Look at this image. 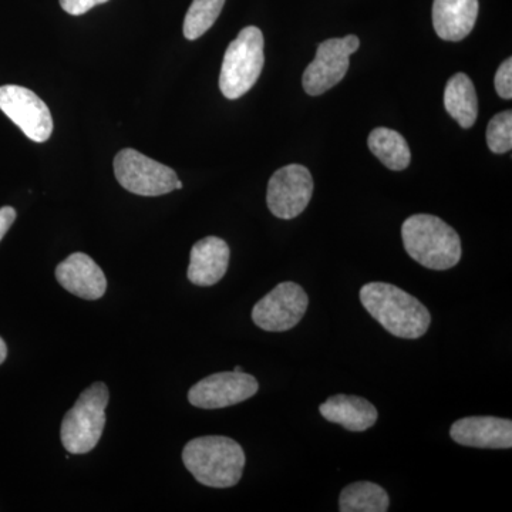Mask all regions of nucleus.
I'll use <instances>...</instances> for the list:
<instances>
[{
	"mask_svg": "<svg viewBox=\"0 0 512 512\" xmlns=\"http://www.w3.org/2000/svg\"><path fill=\"white\" fill-rule=\"evenodd\" d=\"M363 308L390 335L402 339H419L430 328L429 309L413 295L384 282H370L360 289Z\"/></svg>",
	"mask_w": 512,
	"mask_h": 512,
	"instance_id": "nucleus-1",
	"label": "nucleus"
},
{
	"mask_svg": "<svg viewBox=\"0 0 512 512\" xmlns=\"http://www.w3.org/2000/svg\"><path fill=\"white\" fill-rule=\"evenodd\" d=\"M244 450L224 436L197 437L183 450V463L192 477L212 488H229L239 483L245 467Z\"/></svg>",
	"mask_w": 512,
	"mask_h": 512,
	"instance_id": "nucleus-2",
	"label": "nucleus"
},
{
	"mask_svg": "<svg viewBox=\"0 0 512 512\" xmlns=\"http://www.w3.org/2000/svg\"><path fill=\"white\" fill-rule=\"evenodd\" d=\"M404 249L414 261L433 271H447L460 262L461 239L454 228L439 217L417 214L403 222Z\"/></svg>",
	"mask_w": 512,
	"mask_h": 512,
	"instance_id": "nucleus-3",
	"label": "nucleus"
},
{
	"mask_svg": "<svg viewBox=\"0 0 512 512\" xmlns=\"http://www.w3.org/2000/svg\"><path fill=\"white\" fill-rule=\"evenodd\" d=\"M109 387L103 382L87 387L76 404L66 413L60 429L64 448L72 454H86L94 450L106 427V409Z\"/></svg>",
	"mask_w": 512,
	"mask_h": 512,
	"instance_id": "nucleus-4",
	"label": "nucleus"
},
{
	"mask_svg": "<svg viewBox=\"0 0 512 512\" xmlns=\"http://www.w3.org/2000/svg\"><path fill=\"white\" fill-rule=\"evenodd\" d=\"M264 35L255 26L239 32L228 46L222 62L220 89L229 100H237L255 86L264 69Z\"/></svg>",
	"mask_w": 512,
	"mask_h": 512,
	"instance_id": "nucleus-5",
	"label": "nucleus"
},
{
	"mask_svg": "<svg viewBox=\"0 0 512 512\" xmlns=\"http://www.w3.org/2000/svg\"><path fill=\"white\" fill-rule=\"evenodd\" d=\"M114 175L124 190L141 197L168 194L175 190L178 181L173 168L151 160L133 148H124L114 158Z\"/></svg>",
	"mask_w": 512,
	"mask_h": 512,
	"instance_id": "nucleus-6",
	"label": "nucleus"
},
{
	"mask_svg": "<svg viewBox=\"0 0 512 512\" xmlns=\"http://www.w3.org/2000/svg\"><path fill=\"white\" fill-rule=\"evenodd\" d=\"M360 40L355 35L342 39H329L320 43L315 60L303 73V89L309 96H320L345 79L350 66V55L359 49Z\"/></svg>",
	"mask_w": 512,
	"mask_h": 512,
	"instance_id": "nucleus-7",
	"label": "nucleus"
},
{
	"mask_svg": "<svg viewBox=\"0 0 512 512\" xmlns=\"http://www.w3.org/2000/svg\"><path fill=\"white\" fill-rule=\"evenodd\" d=\"M309 298L302 286L282 282L252 309V320L266 332H286L298 325L308 311Z\"/></svg>",
	"mask_w": 512,
	"mask_h": 512,
	"instance_id": "nucleus-8",
	"label": "nucleus"
},
{
	"mask_svg": "<svg viewBox=\"0 0 512 512\" xmlns=\"http://www.w3.org/2000/svg\"><path fill=\"white\" fill-rule=\"evenodd\" d=\"M313 195L311 171L301 164L279 168L268 183L266 204L281 220H293L308 207Z\"/></svg>",
	"mask_w": 512,
	"mask_h": 512,
	"instance_id": "nucleus-9",
	"label": "nucleus"
},
{
	"mask_svg": "<svg viewBox=\"0 0 512 512\" xmlns=\"http://www.w3.org/2000/svg\"><path fill=\"white\" fill-rule=\"evenodd\" d=\"M0 110L23 131L29 140L45 143L53 133L49 107L37 94L26 87H0Z\"/></svg>",
	"mask_w": 512,
	"mask_h": 512,
	"instance_id": "nucleus-10",
	"label": "nucleus"
},
{
	"mask_svg": "<svg viewBox=\"0 0 512 512\" xmlns=\"http://www.w3.org/2000/svg\"><path fill=\"white\" fill-rule=\"evenodd\" d=\"M258 390V380L248 373H215L191 387L188 402L198 409H224L251 399Z\"/></svg>",
	"mask_w": 512,
	"mask_h": 512,
	"instance_id": "nucleus-11",
	"label": "nucleus"
},
{
	"mask_svg": "<svg viewBox=\"0 0 512 512\" xmlns=\"http://www.w3.org/2000/svg\"><path fill=\"white\" fill-rule=\"evenodd\" d=\"M56 279L67 292L84 301L103 298L107 289L103 269L83 252H76L60 262L56 268Z\"/></svg>",
	"mask_w": 512,
	"mask_h": 512,
	"instance_id": "nucleus-12",
	"label": "nucleus"
},
{
	"mask_svg": "<svg viewBox=\"0 0 512 512\" xmlns=\"http://www.w3.org/2000/svg\"><path fill=\"white\" fill-rule=\"evenodd\" d=\"M457 444L474 448H511L512 421L498 417H464L450 429Z\"/></svg>",
	"mask_w": 512,
	"mask_h": 512,
	"instance_id": "nucleus-13",
	"label": "nucleus"
},
{
	"mask_svg": "<svg viewBox=\"0 0 512 512\" xmlns=\"http://www.w3.org/2000/svg\"><path fill=\"white\" fill-rule=\"evenodd\" d=\"M231 251L227 242L218 237L198 241L191 249L188 279L197 286L218 284L228 271Z\"/></svg>",
	"mask_w": 512,
	"mask_h": 512,
	"instance_id": "nucleus-14",
	"label": "nucleus"
},
{
	"mask_svg": "<svg viewBox=\"0 0 512 512\" xmlns=\"http://www.w3.org/2000/svg\"><path fill=\"white\" fill-rule=\"evenodd\" d=\"M477 16L478 0H434V30L447 42L466 39L476 26Z\"/></svg>",
	"mask_w": 512,
	"mask_h": 512,
	"instance_id": "nucleus-15",
	"label": "nucleus"
},
{
	"mask_svg": "<svg viewBox=\"0 0 512 512\" xmlns=\"http://www.w3.org/2000/svg\"><path fill=\"white\" fill-rule=\"evenodd\" d=\"M319 412L323 419L330 423L339 424L349 431H366L375 426L377 417L376 407L363 397L336 394L320 404Z\"/></svg>",
	"mask_w": 512,
	"mask_h": 512,
	"instance_id": "nucleus-16",
	"label": "nucleus"
},
{
	"mask_svg": "<svg viewBox=\"0 0 512 512\" xmlns=\"http://www.w3.org/2000/svg\"><path fill=\"white\" fill-rule=\"evenodd\" d=\"M444 107L460 127L471 128L476 124L477 93L467 74L457 73L448 80L446 92H444Z\"/></svg>",
	"mask_w": 512,
	"mask_h": 512,
	"instance_id": "nucleus-17",
	"label": "nucleus"
},
{
	"mask_svg": "<svg viewBox=\"0 0 512 512\" xmlns=\"http://www.w3.org/2000/svg\"><path fill=\"white\" fill-rule=\"evenodd\" d=\"M367 146L389 170H406L412 161L409 144L399 131L386 127L375 128L367 138Z\"/></svg>",
	"mask_w": 512,
	"mask_h": 512,
	"instance_id": "nucleus-18",
	"label": "nucleus"
},
{
	"mask_svg": "<svg viewBox=\"0 0 512 512\" xmlns=\"http://www.w3.org/2000/svg\"><path fill=\"white\" fill-rule=\"evenodd\" d=\"M389 505L387 491L370 481L349 484L339 497V511L342 512H386Z\"/></svg>",
	"mask_w": 512,
	"mask_h": 512,
	"instance_id": "nucleus-19",
	"label": "nucleus"
},
{
	"mask_svg": "<svg viewBox=\"0 0 512 512\" xmlns=\"http://www.w3.org/2000/svg\"><path fill=\"white\" fill-rule=\"evenodd\" d=\"M225 0H192L184 19V36L188 40L200 39L220 18Z\"/></svg>",
	"mask_w": 512,
	"mask_h": 512,
	"instance_id": "nucleus-20",
	"label": "nucleus"
},
{
	"mask_svg": "<svg viewBox=\"0 0 512 512\" xmlns=\"http://www.w3.org/2000/svg\"><path fill=\"white\" fill-rule=\"evenodd\" d=\"M488 148L494 154L510 153L512 148V111L497 114L487 127Z\"/></svg>",
	"mask_w": 512,
	"mask_h": 512,
	"instance_id": "nucleus-21",
	"label": "nucleus"
},
{
	"mask_svg": "<svg viewBox=\"0 0 512 512\" xmlns=\"http://www.w3.org/2000/svg\"><path fill=\"white\" fill-rule=\"evenodd\" d=\"M495 90L501 99H512V59L505 60L500 67H498L497 74L494 79Z\"/></svg>",
	"mask_w": 512,
	"mask_h": 512,
	"instance_id": "nucleus-22",
	"label": "nucleus"
},
{
	"mask_svg": "<svg viewBox=\"0 0 512 512\" xmlns=\"http://www.w3.org/2000/svg\"><path fill=\"white\" fill-rule=\"evenodd\" d=\"M106 2L109 0H60V6L69 15L80 16L89 12L94 6L103 5Z\"/></svg>",
	"mask_w": 512,
	"mask_h": 512,
	"instance_id": "nucleus-23",
	"label": "nucleus"
},
{
	"mask_svg": "<svg viewBox=\"0 0 512 512\" xmlns=\"http://www.w3.org/2000/svg\"><path fill=\"white\" fill-rule=\"evenodd\" d=\"M16 220V211L12 207L0 208V241L5 237L6 232L12 227Z\"/></svg>",
	"mask_w": 512,
	"mask_h": 512,
	"instance_id": "nucleus-24",
	"label": "nucleus"
},
{
	"mask_svg": "<svg viewBox=\"0 0 512 512\" xmlns=\"http://www.w3.org/2000/svg\"><path fill=\"white\" fill-rule=\"evenodd\" d=\"M8 357V346H6L5 340L0 338V365L5 362Z\"/></svg>",
	"mask_w": 512,
	"mask_h": 512,
	"instance_id": "nucleus-25",
	"label": "nucleus"
},
{
	"mask_svg": "<svg viewBox=\"0 0 512 512\" xmlns=\"http://www.w3.org/2000/svg\"><path fill=\"white\" fill-rule=\"evenodd\" d=\"M234 372L239 373V372H244V370H242V367L237 366V367H235Z\"/></svg>",
	"mask_w": 512,
	"mask_h": 512,
	"instance_id": "nucleus-26",
	"label": "nucleus"
}]
</instances>
